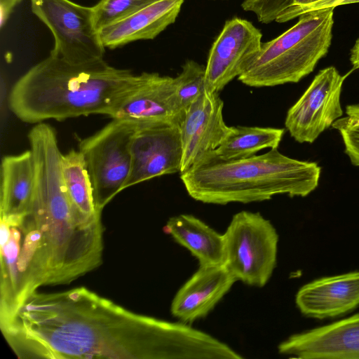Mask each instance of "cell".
Returning <instances> with one entry per match:
<instances>
[{"instance_id": "6da1fadb", "label": "cell", "mask_w": 359, "mask_h": 359, "mask_svg": "<svg viewBox=\"0 0 359 359\" xmlns=\"http://www.w3.org/2000/svg\"><path fill=\"white\" fill-rule=\"evenodd\" d=\"M0 328L20 358L223 359L229 353L187 323L134 313L85 287L36 291Z\"/></svg>"}, {"instance_id": "7a4b0ae2", "label": "cell", "mask_w": 359, "mask_h": 359, "mask_svg": "<svg viewBox=\"0 0 359 359\" xmlns=\"http://www.w3.org/2000/svg\"><path fill=\"white\" fill-rule=\"evenodd\" d=\"M148 74H135L103 59L74 64L50 54L15 83L8 106L16 117L28 123L90 114L111 117Z\"/></svg>"}, {"instance_id": "3957f363", "label": "cell", "mask_w": 359, "mask_h": 359, "mask_svg": "<svg viewBox=\"0 0 359 359\" xmlns=\"http://www.w3.org/2000/svg\"><path fill=\"white\" fill-rule=\"evenodd\" d=\"M321 168L270 149L261 155L224 160L214 151L180 173V179L194 200L225 205L269 200L276 195L308 196L319 184Z\"/></svg>"}, {"instance_id": "277c9868", "label": "cell", "mask_w": 359, "mask_h": 359, "mask_svg": "<svg viewBox=\"0 0 359 359\" xmlns=\"http://www.w3.org/2000/svg\"><path fill=\"white\" fill-rule=\"evenodd\" d=\"M334 9L304 13L287 31L262 43L238 80L250 87H271L297 83L311 74L331 45Z\"/></svg>"}, {"instance_id": "5b68a950", "label": "cell", "mask_w": 359, "mask_h": 359, "mask_svg": "<svg viewBox=\"0 0 359 359\" xmlns=\"http://www.w3.org/2000/svg\"><path fill=\"white\" fill-rule=\"evenodd\" d=\"M0 325L9 322L27 299L44 285L39 233L27 217L0 219Z\"/></svg>"}, {"instance_id": "8992f818", "label": "cell", "mask_w": 359, "mask_h": 359, "mask_svg": "<svg viewBox=\"0 0 359 359\" xmlns=\"http://www.w3.org/2000/svg\"><path fill=\"white\" fill-rule=\"evenodd\" d=\"M224 235V265L236 280L263 287L276 265L278 235L259 212L235 214Z\"/></svg>"}, {"instance_id": "52a82bcc", "label": "cell", "mask_w": 359, "mask_h": 359, "mask_svg": "<svg viewBox=\"0 0 359 359\" xmlns=\"http://www.w3.org/2000/svg\"><path fill=\"white\" fill-rule=\"evenodd\" d=\"M140 127L112 119L79 144L90 180L95 207L102 212L104 206L124 189L131 163V144Z\"/></svg>"}, {"instance_id": "ba28073f", "label": "cell", "mask_w": 359, "mask_h": 359, "mask_svg": "<svg viewBox=\"0 0 359 359\" xmlns=\"http://www.w3.org/2000/svg\"><path fill=\"white\" fill-rule=\"evenodd\" d=\"M30 2L32 12L53 35L51 55L74 64L103 59L105 47L95 26L93 7L70 0Z\"/></svg>"}, {"instance_id": "9c48e42d", "label": "cell", "mask_w": 359, "mask_h": 359, "mask_svg": "<svg viewBox=\"0 0 359 359\" xmlns=\"http://www.w3.org/2000/svg\"><path fill=\"white\" fill-rule=\"evenodd\" d=\"M348 74H340L333 66L321 69L288 109L285 126L295 141L313 143L343 116L340 97Z\"/></svg>"}, {"instance_id": "30bf717a", "label": "cell", "mask_w": 359, "mask_h": 359, "mask_svg": "<svg viewBox=\"0 0 359 359\" xmlns=\"http://www.w3.org/2000/svg\"><path fill=\"white\" fill-rule=\"evenodd\" d=\"M262 38L252 22L239 18L227 20L209 51L205 67L206 89L219 93L238 77L259 52Z\"/></svg>"}, {"instance_id": "8fae6325", "label": "cell", "mask_w": 359, "mask_h": 359, "mask_svg": "<svg viewBox=\"0 0 359 359\" xmlns=\"http://www.w3.org/2000/svg\"><path fill=\"white\" fill-rule=\"evenodd\" d=\"M131 156V169L124 189L152 178L180 172V128L165 124L138 128L132 141Z\"/></svg>"}, {"instance_id": "7c38bea8", "label": "cell", "mask_w": 359, "mask_h": 359, "mask_svg": "<svg viewBox=\"0 0 359 359\" xmlns=\"http://www.w3.org/2000/svg\"><path fill=\"white\" fill-rule=\"evenodd\" d=\"M184 116L174 78L149 72L145 81L123 99L111 118L140 128L165 124L180 128Z\"/></svg>"}, {"instance_id": "4fadbf2b", "label": "cell", "mask_w": 359, "mask_h": 359, "mask_svg": "<svg viewBox=\"0 0 359 359\" xmlns=\"http://www.w3.org/2000/svg\"><path fill=\"white\" fill-rule=\"evenodd\" d=\"M224 102L219 93L205 89L187 109L180 126L182 159L180 173L215 151L231 130L223 117Z\"/></svg>"}, {"instance_id": "5bb4252c", "label": "cell", "mask_w": 359, "mask_h": 359, "mask_svg": "<svg viewBox=\"0 0 359 359\" xmlns=\"http://www.w3.org/2000/svg\"><path fill=\"white\" fill-rule=\"evenodd\" d=\"M278 351L302 359H359V312L292 334L279 344Z\"/></svg>"}, {"instance_id": "9a60e30c", "label": "cell", "mask_w": 359, "mask_h": 359, "mask_svg": "<svg viewBox=\"0 0 359 359\" xmlns=\"http://www.w3.org/2000/svg\"><path fill=\"white\" fill-rule=\"evenodd\" d=\"M295 303L309 318L324 319L348 313L359 306V271L326 276L299 288Z\"/></svg>"}, {"instance_id": "2e32d148", "label": "cell", "mask_w": 359, "mask_h": 359, "mask_svg": "<svg viewBox=\"0 0 359 359\" xmlns=\"http://www.w3.org/2000/svg\"><path fill=\"white\" fill-rule=\"evenodd\" d=\"M236 281L224 264L200 266L175 295L172 316L187 324L205 317Z\"/></svg>"}, {"instance_id": "e0dca14e", "label": "cell", "mask_w": 359, "mask_h": 359, "mask_svg": "<svg viewBox=\"0 0 359 359\" xmlns=\"http://www.w3.org/2000/svg\"><path fill=\"white\" fill-rule=\"evenodd\" d=\"M35 189L32 152L5 156L1 165L0 219L16 224L30 214Z\"/></svg>"}, {"instance_id": "ac0fdd59", "label": "cell", "mask_w": 359, "mask_h": 359, "mask_svg": "<svg viewBox=\"0 0 359 359\" xmlns=\"http://www.w3.org/2000/svg\"><path fill=\"white\" fill-rule=\"evenodd\" d=\"M184 0H160L99 30L104 47L113 49L138 40L154 39L177 19Z\"/></svg>"}, {"instance_id": "d6986e66", "label": "cell", "mask_w": 359, "mask_h": 359, "mask_svg": "<svg viewBox=\"0 0 359 359\" xmlns=\"http://www.w3.org/2000/svg\"><path fill=\"white\" fill-rule=\"evenodd\" d=\"M164 231L187 249L200 266L224 264V235L194 215L182 214L170 217Z\"/></svg>"}, {"instance_id": "ffe728a7", "label": "cell", "mask_w": 359, "mask_h": 359, "mask_svg": "<svg viewBox=\"0 0 359 359\" xmlns=\"http://www.w3.org/2000/svg\"><path fill=\"white\" fill-rule=\"evenodd\" d=\"M284 133L283 128L271 127L232 126L214 152L224 160L248 158L264 149L278 148Z\"/></svg>"}, {"instance_id": "44dd1931", "label": "cell", "mask_w": 359, "mask_h": 359, "mask_svg": "<svg viewBox=\"0 0 359 359\" xmlns=\"http://www.w3.org/2000/svg\"><path fill=\"white\" fill-rule=\"evenodd\" d=\"M62 171L68 196L74 206L88 217H95L102 212L96 210L93 189L82 154L71 149L62 154Z\"/></svg>"}, {"instance_id": "7402d4cb", "label": "cell", "mask_w": 359, "mask_h": 359, "mask_svg": "<svg viewBox=\"0 0 359 359\" xmlns=\"http://www.w3.org/2000/svg\"><path fill=\"white\" fill-rule=\"evenodd\" d=\"M174 79L178 102L186 113L188 107L206 89L205 67L189 60Z\"/></svg>"}, {"instance_id": "603a6c76", "label": "cell", "mask_w": 359, "mask_h": 359, "mask_svg": "<svg viewBox=\"0 0 359 359\" xmlns=\"http://www.w3.org/2000/svg\"><path fill=\"white\" fill-rule=\"evenodd\" d=\"M160 0H100L93 6L97 29L125 19Z\"/></svg>"}, {"instance_id": "cb8c5ba5", "label": "cell", "mask_w": 359, "mask_h": 359, "mask_svg": "<svg viewBox=\"0 0 359 359\" xmlns=\"http://www.w3.org/2000/svg\"><path fill=\"white\" fill-rule=\"evenodd\" d=\"M345 114L332 127L339 133L351 163L359 167V104L347 105Z\"/></svg>"}, {"instance_id": "d4e9b609", "label": "cell", "mask_w": 359, "mask_h": 359, "mask_svg": "<svg viewBox=\"0 0 359 359\" xmlns=\"http://www.w3.org/2000/svg\"><path fill=\"white\" fill-rule=\"evenodd\" d=\"M290 0H244L241 6L254 13L262 23L275 21L278 15L288 5Z\"/></svg>"}, {"instance_id": "484cf974", "label": "cell", "mask_w": 359, "mask_h": 359, "mask_svg": "<svg viewBox=\"0 0 359 359\" xmlns=\"http://www.w3.org/2000/svg\"><path fill=\"white\" fill-rule=\"evenodd\" d=\"M320 0H290L288 5L278 15L276 22H285L296 18L301 8Z\"/></svg>"}, {"instance_id": "4316f807", "label": "cell", "mask_w": 359, "mask_h": 359, "mask_svg": "<svg viewBox=\"0 0 359 359\" xmlns=\"http://www.w3.org/2000/svg\"><path fill=\"white\" fill-rule=\"evenodd\" d=\"M359 3V0H320L314 4L308 5L300 10L296 14V18L300 16L302 14L318 9L333 7L335 8L339 6Z\"/></svg>"}, {"instance_id": "83f0119b", "label": "cell", "mask_w": 359, "mask_h": 359, "mask_svg": "<svg viewBox=\"0 0 359 359\" xmlns=\"http://www.w3.org/2000/svg\"><path fill=\"white\" fill-rule=\"evenodd\" d=\"M20 1L21 0H0L1 27H3L6 24L13 9Z\"/></svg>"}, {"instance_id": "f1b7e54d", "label": "cell", "mask_w": 359, "mask_h": 359, "mask_svg": "<svg viewBox=\"0 0 359 359\" xmlns=\"http://www.w3.org/2000/svg\"><path fill=\"white\" fill-rule=\"evenodd\" d=\"M350 61L353 69H359V38L351 50Z\"/></svg>"}]
</instances>
